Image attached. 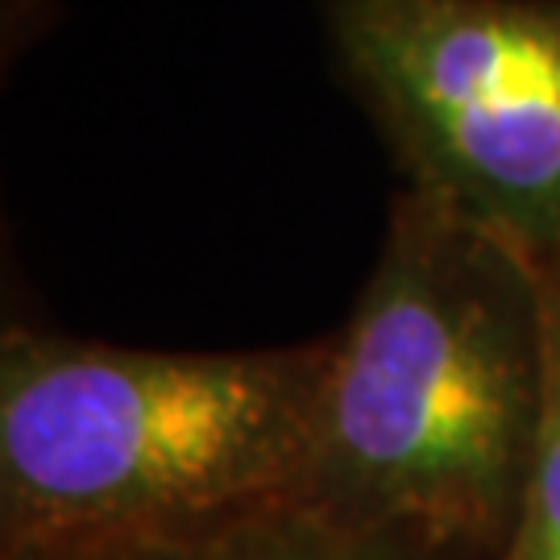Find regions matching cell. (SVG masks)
Wrapping results in <instances>:
<instances>
[{"mask_svg": "<svg viewBox=\"0 0 560 560\" xmlns=\"http://www.w3.org/2000/svg\"><path fill=\"white\" fill-rule=\"evenodd\" d=\"M544 275V411L523 486L520 520L499 560H560V258Z\"/></svg>", "mask_w": 560, "mask_h": 560, "instance_id": "5b68a950", "label": "cell"}, {"mask_svg": "<svg viewBox=\"0 0 560 560\" xmlns=\"http://www.w3.org/2000/svg\"><path fill=\"white\" fill-rule=\"evenodd\" d=\"M324 25L407 187L560 258V0H324Z\"/></svg>", "mask_w": 560, "mask_h": 560, "instance_id": "3957f363", "label": "cell"}, {"mask_svg": "<svg viewBox=\"0 0 560 560\" xmlns=\"http://www.w3.org/2000/svg\"><path fill=\"white\" fill-rule=\"evenodd\" d=\"M0 560H75L71 552L34 548V544H0Z\"/></svg>", "mask_w": 560, "mask_h": 560, "instance_id": "52a82bcc", "label": "cell"}, {"mask_svg": "<svg viewBox=\"0 0 560 560\" xmlns=\"http://www.w3.org/2000/svg\"><path fill=\"white\" fill-rule=\"evenodd\" d=\"M55 0H0V50L13 62L30 42L50 30Z\"/></svg>", "mask_w": 560, "mask_h": 560, "instance_id": "8992f818", "label": "cell"}, {"mask_svg": "<svg viewBox=\"0 0 560 560\" xmlns=\"http://www.w3.org/2000/svg\"><path fill=\"white\" fill-rule=\"evenodd\" d=\"M75 560H457L432 552L423 544L382 536V532H361L349 523H337L291 502L275 506L249 520L224 523L212 532L179 536L162 544H138V548H117V552H96V557Z\"/></svg>", "mask_w": 560, "mask_h": 560, "instance_id": "277c9868", "label": "cell"}, {"mask_svg": "<svg viewBox=\"0 0 560 560\" xmlns=\"http://www.w3.org/2000/svg\"><path fill=\"white\" fill-rule=\"evenodd\" d=\"M544 411L540 258L402 187L332 332L303 506L499 560Z\"/></svg>", "mask_w": 560, "mask_h": 560, "instance_id": "6da1fadb", "label": "cell"}, {"mask_svg": "<svg viewBox=\"0 0 560 560\" xmlns=\"http://www.w3.org/2000/svg\"><path fill=\"white\" fill-rule=\"evenodd\" d=\"M332 337L171 353L9 324L0 544L96 557L303 499Z\"/></svg>", "mask_w": 560, "mask_h": 560, "instance_id": "7a4b0ae2", "label": "cell"}]
</instances>
